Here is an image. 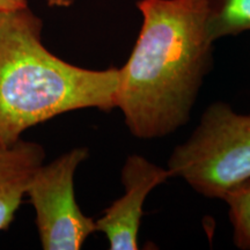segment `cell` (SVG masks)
<instances>
[{"mask_svg":"<svg viewBox=\"0 0 250 250\" xmlns=\"http://www.w3.org/2000/svg\"><path fill=\"white\" fill-rule=\"evenodd\" d=\"M143 23L120 70L116 108L133 137L169 136L190 121L212 67L205 0H139Z\"/></svg>","mask_w":250,"mask_h":250,"instance_id":"cell-1","label":"cell"},{"mask_svg":"<svg viewBox=\"0 0 250 250\" xmlns=\"http://www.w3.org/2000/svg\"><path fill=\"white\" fill-rule=\"evenodd\" d=\"M120 70H89L62 61L42 43L29 7L0 13V144L65 112L116 108Z\"/></svg>","mask_w":250,"mask_h":250,"instance_id":"cell-2","label":"cell"},{"mask_svg":"<svg viewBox=\"0 0 250 250\" xmlns=\"http://www.w3.org/2000/svg\"><path fill=\"white\" fill-rule=\"evenodd\" d=\"M167 168L202 196L221 199L229 188L250 179V114L212 103L191 136L173 149Z\"/></svg>","mask_w":250,"mask_h":250,"instance_id":"cell-3","label":"cell"},{"mask_svg":"<svg viewBox=\"0 0 250 250\" xmlns=\"http://www.w3.org/2000/svg\"><path fill=\"white\" fill-rule=\"evenodd\" d=\"M86 147L71 149L34 171L26 195L36 213V226L42 248L45 250H78L96 223L80 210L74 195L77 168L87 160Z\"/></svg>","mask_w":250,"mask_h":250,"instance_id":"cell-4","label":"cell"},{"mask_svg":"<svg viewBox=\"0 0 250 250\" xmlns=\"http://www.w3.org/2000/svg\"><path fill=\"white\" fill-rule=\"evenodd\" d=\"M171 174L168 168L153 164L145 156L130 154L121 171L123 196L105 208L96 223V232L107 236L109 249H138V233L144 204L154 188L165 183Z\"/></svg>","mask_w":250,"mask_h":250,"instance_id":"cell-5","label":"cell"},{"mask_svg":"<svg viewBox=\"0 0 250 250\" xmlns=\"http://www.w3.org/2000/svg\"><path fill=\"white\" fill-rule=\"evenodd\" d=\"M44 159V148L37 143L20 139L12 146L0 144V230L12 223L34 171Z\"/></svg>","mask_w":250,"mask_h":250,"instance_id":"cell-6","label":"cell"},{"mask_svg":"<svg viewBox=\"0 0 250 250\" xmlns=\"http://www.w3.org/2000/svg\"><path fill=\"white\" fill-rule=\"evenodd\" d=\"M206 26L211 40L250 30V0H205Z\"/></svg>","mask_w":250,"mask_h":250,"instance_id":"cell-7","label":"cell"},{"mask_svg":"<svg viewBox=\"0 0 250 250\" xmlns=\"http://www.w3.org/2000/svg\"><path fill=\"white\" fill-rule=\"evenodd\" d=\"M221 199L228 206L234 245L250 250V179L229 188Z\"/></svg>","mask_w":250,"mask_h":250,"instance_id":"cell-8","label":"cell"},{"mask_svg":"<svg viewBox=\"0 0 250 250\" xmlns=\"http://www.w3.org/2000/svg\"><path fill=\"white\" fill-rule=\"evenodd\" d=\"M28 7L27 0H0V13Z\"/></svg>","mask_w":250,"mask_h":250,"instance_id":"cell-9","label":"cell"},{"mask_svg":"<svg viewBox=\"0 0 250 250\" xmlns=\"http://www.w3.org/2000/svg\"><path fill=\"white\" fill-rule=\"evenodd\" d=\"M50 7H68L74 2V0H46Z\"/></svg>","mask_w":250,"mask_h":250,"instance_id":"cell-10","label":"cell"}]
</instances>
